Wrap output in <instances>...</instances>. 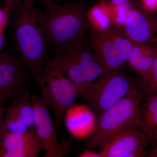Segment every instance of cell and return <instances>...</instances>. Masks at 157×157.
Returning <instances> with one entry per match:
<instances>
[{"instance_id": "obj_22", "label": "cell", "mask_w": 157, "mask_h": 157, "mask_svg": "<svg viewBox=\"0 0 157 157\" xmlns=\"http://www.w3.org/2000/svg\"><path fill=\"white\" fill-rule=\"evenodd\" d=\"M152 147L151 149L150 150L148 157H157V145L154 143L152 144Z\"/></svg>"}, {"instance_id": "obj_19", "label": "cell", "mask_w": 157, "mask_h": 157, "mask_svg": "<svg viewBox=\"0 0 157 157\" xmlns=\"http://www.w3.org/2000/svg\"><path fill=\"white\" fill-rule=\"evenodd\" d=\"M143 2L147 10L154 11L157 9V0H143Z\"/></svg>"}, {"instance_id": "obj_9", "label": "cell", "mask_w": 157, "mask_h": 157, "mask_svg": "<svg viewBox=\"0 0 157 157\" xmlns=\"http://www.w3.org/2000/svg\"><path fill=\"white\" fill-rule=\"evenodd\" d=\"M31 77L20 56L9 51L0 52V91L11 100L28 90Z\"/></svg>"}, {"instance_id": "obj_16", "label": "cell", "mask_w": 157, "mask_h": 157, "mask_svg": "<svg viewBox=\"0 0 157 157\" xmlns=\"http://www.w3.org/2000/svg\"><path fill=\"white\" fill-rule=\"evenodd\" d=\"M140 86L144 97L157 94V53L148 76L145 79L140 81Z\"/></svg>"}, {"instance_id": "obj_1", "label": "cell", "mask_w": 157, "mask_h": 157, "mask_svg": "<svg viewBox=\"0 0 157 157\" xmlns=\"http://www.w3.org/2000/svg\"><path fill=\"white\" fill-rule=\"evenodd\" d=\"M11 33L19 56L31 77L40 75L47 58L45 39L33 5L17 0L11 9Z\"/></svg>"}, {"instance_id": "obj_2", "label": "cell", "mask_w": 157, "mask_h": 157, "mask_svg": "<svg viewBox=\"0 0 157 157\" xmlns=\"http://www.w3.org/2000/svg\"><path fill=\"white\" fill-rule=\"evenodd\" d=\"M43 3V10L35 11L48 44L58 48L88 29L89 9L84 1Z\"/></svg>"}, {"instance_id": "obj_29", "label": "cell", "mask_w": 157, "mask_h": 157, "mask_svg": "<svg viewBox=\"0 0 157 157\" xmlns=\"http://www.w3.org/2000/svg\"><path fill=\"white\" fill-rule=\"evenodd\" d=\"M157 44V40H156V42H155V43H154V44Z\"/></svg>"}, {"instance_id": "obj_28", "label": "cell", "mask_w": 157, "mask_h": 157, "mask_svg": "<svg viewBox=\"0 0 157 157\" xmlns=\"http://www.w3.org/2000/svg\"><path fill=\"white\" fill-rule=\"evenodd\" d=\"M154 45L155 47L157 49V44H153V45Z\"/></svg>"}, {"instance_id": "obj_6", "label": "cell", "mask_w": 157, "mask_h": 157, "mask_svg": "<svg viewBox=\"0 0 157 157\" xmlns=\"http://www.w3.org/2000/svg\"><path fill=\"white\" fill-rule=\"evenodd\" d=\"M88 31L92 48L106 73L121 69L128 62L133 42L124 33L114 26L98 29L91 24Z\"/></svg>"}, {"instance_id": "obj_24", "label": "cell", "mask_w": 157, "mask_h": 157, "mask_svg": "<svg viewBox=\"0 0 157 157\" xmlns=\"http://www.w3.org/2000/svg\"><path fill=\"white\" fill-rule=\"evenodd\" d=\"M5 42V34L4 33H0V52H1L2 48Z\"/></svg>"}, {"instance_id": "obj_5", "label": "cell", "mask_w": 157, "mask_h": 157, "mask_svg": "<svg viewBox=\"0 0 157 157\" xmlns=\"http://www.w3.org/2000/svg\"><path fill=\"white\" fill-rule=\"evenodd\" d=\"M54 60L47 59L42 72L36 79L42 96L54 117L56 126L61 129L66 112L73 105L78 96L74 84Z\"/></svg>"}, {"instance_id": "obj_26", "label": "cell", "mask_w": 157, "mask_h": 157, "mask_svg": "<svg viewBox=\"0 0 157 157\" xmlns=\"http://www.w3.org/2000/svg\"><path fill=\"white\" fill-rule=\"evenodd\" d=\"M23 2H24L26 4H29L30 5H33L34 3L36 2V1H38V0H22Z\"/></svg>"}, {"instance_id": "obj_11", "label": "cell", "mask_w": 157, "mask_h": 157, "mask_svg": "<svg viewBox=\"0 0 157 157\" xmlns=\"http://www.w3.org/2000/svg\"><path fill=\"white\" fill-rule=\"evenodd\" d=\"M124 33L133 42L153 45L157 40V14L133 6L124 22Z\"/></svg>"}, {"instance_id": "obj_13", "label": "cell", "mask_w": 157, "mask_h": 157, "mask_svg": "<svg viewBox=\"0 0 157 157\" xmlns=\"http://www.w3.org/2000/svg\"><path fill=\"white\" fill-rule=\"evenodd\" d=\"M153 143L151 137L136 125L116 135L99 148L103 157H125L135 150L149 147Z\"/></svg>"}, {"instance_id": "obj_15", "label": "cell", "mask_w": 157, "mask_h": 157, "mask_svg": "<svg viewBox=\"0 0 157 157\" xmlns=\"http://www.w3.org/2000/svg\"><path fill=\"white\" fill-rule=\"evenodd\" d=\"M137 124L152 138L157 128V94L144 97L138 109Z\"/></svg>"}, {"instance_id": "obj_18", "label": "cell", "mask_w": 157, "mask_h": 157, "mask_svg": "<svg viewBox=\"0 0 157 157\" xmlns=\"http://www.w3.org/2000/svg\"><path fill=\"white\" fill-rule=\"evenodd\" d=\"M113 5L116 6L130 5L132 6H140L138 0H109Z\"/></svg>"}, {"instance_id": "obj_12", "label": "cell", "mask_w": 157, "mask_h": 157, "mask_svg": "<svg viewBox=\"0 0 157 157\" xmlns=\"http://www.w3.org/2000/svg\"><path fill=\"white\" fill-rule=\"evenodd\" d=\"M43 145L35 128L24 133L0 135V157H38Z\"/></svg>"}, {"instance_id": "obj_27", "label": "cell", "mask_w": 157, "mask_h": 157, "mask_svg": "<svg viewBox=\"0 0 157 157\" xmlns=\"http://www.w3.org/2000/svg\"><path fill=\"white\" fill-rule=\"evenodd\" d=\"M38 1H42L43 2H54L56 0H38ZM76 1H83V0H76Z\"/></svg>"}, {"instance_id": "obj_20", "label": "cell", "mask_w": 157, "mask_h": 157, "mask_svg": "<svg viewBox=\"0 0 157 157\" xmlns=\"http://www.w3.org/2000/svg\"><path fill=\"white\" fill-rule=\"evenodd\" d=\"M77 157H103L100 151L99 152H96L92 151L91 150L87 149L85 151L83 152L80 154Z\"/></svg>"}, {"instance_id": "obj_4", "label": "cell", "mask_w": 157, "mask_h": 157, "mask_svg": "<svg viewBox=\"0 0 157 157\" xmlns=\"http://www.w3.org/2000/svg\"><path fill=\"white\" fill-rule=\"evenodd\" d=\"M143 98L140 86L134 83L126 95L98 117L95 131L86 144L88 149L100 147L121 132L138 125V109Z\"/></svg>"}, {"instance_id": "obj_14", "label": "cell", "mask_w": 157, "mask_h": 157, "mask_svg": "<svg viewBox=\"0 0 157 157\" xmlns=\"http://www.w3.org/2000/svg\"><path fill=\"white\" fill-rule=\"evenodd\" d=\"M157 53L154 45L147 43L133 42L127 63L140 76V81L148 76Z\"/></svg>"}, {"instance_id": "obj_17", "label": "cell", "mask_w": 157, "mask_h": 157, "mask_svg": "<svg viewBox=\"0 0 157 157\" xmlns=\"http://www.w3.org/2000/svg\"><path fill=\"white\" fill-rule=\"evenodd\" d=\"M17 0H7L5 9L0 8V33H5L11 9Z\"/></svg>"}, {"instance_id": "obj_21", "label": "cell", "mask_w": 157, "mask_h": 157, "mask_svg": "<svg viewBox=\"0 0 157 157\" xmlns=\"http://www.w3.org/2000/svg\"><path fill=\"white\" fill-rule=\"evenodd\" d=\"M11 100V98H9L8 96L0 91V104L4 105L5 103H7Z\"/></svg>"}, {"instance_id": "obj_23", "label": "cell", "mask_w": 157, "mask_h": 157, "mask_svg": "<svg viewBox=\"0 0 157 157\" xmlns=\"http://www.w3.org/2000/svg\"><path fill=\"white\" fill-rule=\"evenodd\" d=\"M6 108L7 107H5L3 104H0V126L2 123L3 117L6 112Z\"/></svg>"}, {"instance_id": "obj_8", "label": "cell", "mask_w": 157, "mask_h": 157, "mask_svg": "<svg viewBox=\"0 0 157 157\" xmlns=\"http://www.w3.org/2000/svg\"><path fill=\"white\" fill-rule=\"evenodd\" d=\"M34 110L35 128L45 151L44 157H62L71 150L70 142L59 143L56 128L49 113V107L42 95L31 94Z\"/></svg>"}, {"instance_id": "obj_25", "label": "cell", "mask_w": 157, "mask_h": 157, "mask_svg": "<svg viewBox=\"0 0 157 157\" xmlns=\"http://www.w3.org/2000/svg\"><path fill=\"white\" fill-rule=\"evenodd\" d=\"M152 139L153 143L157 145V128L154 132L153 134Z\"/></svg>"}, {"instance_id": "obj_3", "label": "cell", "mask_w": 157, "mask_h": 157, "mask_svg": "<svg viewBox=\"0 0 157 157\" xmlns=\"http://www.w3.org/2000/svg\"><path fill=\"white\" fill-rule=\"evenodd\" d=\"M87 31L58 47L53 59L74 82L78 96L81 97L98 77L106 73L92 48Z\"/></svg>"}, {"instance_id": "obj_10", "label": "cell", "mask_w": 157, "mask_h": 157, "mask_svg": "<svg viewBox=\"0 0 157 157\" xmlns=\"http://www.w3.org/2000/svg\"><path fill=\"white\" fill-rule=\"evenodd\" d=\"M5 114L0 126V135L6 132L24 133L35 128L34 108L29 90L11 100Z\"/></svg>"}, {"instance_id": "obj_7", "label": "cell", "mask_w": 157, "mask_h": 157, "mask_svg": "<svg viewBox=\"0 0 157 157\" xmlns=\"http://www.w3.org/2000/svg\"><path fill=\"white\" fill-rule=\"evenodd\" d=\"M134 82L120 69L107 72L94 82L82 96L89 107L99 117L124 98Z\"/></svg>"}]
</instances>
